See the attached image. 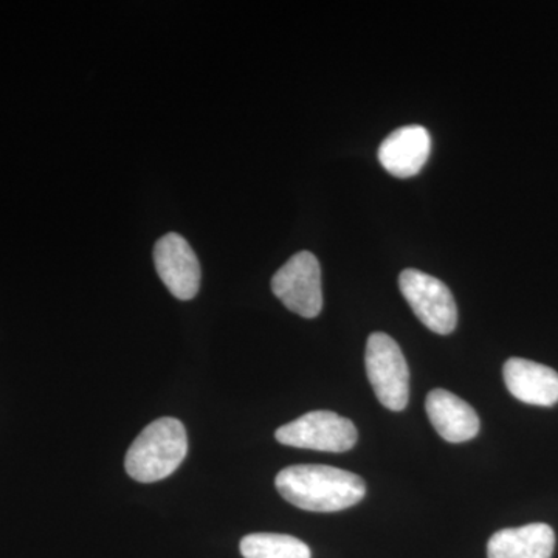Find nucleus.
I'll use <instances>...</instances> for the list:
<instances>
[{
  "instance_id": "obj_1",
  "label": "nucleus",
  "mask_w": 558,
  "mask_h": 558,
  "mask_svg": "<svg viewBox=\"0 0 558 558\" xmlns=\"http://www.w3.org/2000/svg\"><path fill=\"white\" fill-rule=\"evenodd\" d=\"M275 486L286 501L310 512H340L366 495L363 478L330 465H290L278 473Z\"/></svg>"
},
{
  "instance_id": "obj_2",
  "label": "nucleus",
  "mask_w": 558,
  "mask_h": 558,
  "mask_svg": "<svg viewBox=\"0 0 558 558\" xmlns=\"http://www.w3.org/2000/svg\"><path fill=\"white\" fill-rule=\"evenodd\" d=\"M189 453V436L182 422L160 417L135 438L124 459L128 475L138 483L168 478Z\"/></svg>"
},
{
  "instance_id": "obj_3",
  "label": "nucleus",
  "mask_w": 558,
  "mask_h": 558,
  "mask_svg": "<svg viewBox=\"0 0 558 558\" xmlns=\"http://www.w3.org/2000/svg\"><path fill=\"white\" fill-rule=\"evenodd\" d=\"M365 365L371 387L381 405L391 411L405 410L410 399L409 363L388 333H371Z\"/></svg>"
},
{
  "instance_id": "obj_4",
  "label": "nucleus",
  "mask_w": 558,
  "mask_h": 558,
  "mask_svg": "<svg viewBox=\"0 0 558 558\" xmlns=\"http://www.w3.org/2000/svg\"><path fill=\"white\" fill-rule=\"evenodd\" d=\"M275 438L282 446L296 449L344 453L354 449L359 433L348 417L332 411H311L279 427Z\"/></svg>"
},
{
  "instance_id": "obj_5",
  "label": "nucleus",
  "mask_w": 558,
  "mask_h": 558,
  "mask_svg": "<svg viewBox=\"0 0 558 558\" xmlns=\"http://www.w3.org/2000/svg\"><path fill=\"white\" fill-rule=\"evenodd\" d=\"M399 288L416 317L433 332L449 336L457 328V301L440 279L416 269L400 274Z\"/></svg>"
},
{
  "instance_id": "obj_6",
  "label": "nucleus",
  "mask_w": 558,
  "mask_h": 558,
  "mask_svg": "<svg viewBox=\"0 0 558 558\" xmlns=\"http://www.w3.org/2000/svg\"><path fill=\"white\" fill-rule=\"evenodd\" d=\"M271 290L293 314L318 317L323 310L322 267L314 253L293 255L271 278Z\"/></svg>"
},
{
  "instance_id": "obj_7",
  "label": "nucleus",
  "mask_w": 558,
  "mask_h": 558,
  "mask_svg": "<svg viewBox=\"0 0 558 558\" xmlns=\"http://www.w3.org/2000/svg\"><path fill=\"white\" fill-rule=\"evenodd\" d=\"M157 275L178 300L189 301L201 289V264L189 241L179 233H168L154 247Z\"/></svg>"
},
{
  "instance_id": "obj_8",
  "label": "nucleus",
  "mask_w": 558,
  "mask_h": 558,
  "mask_svg": "<svg viewBox=\"0 0 558 558\" xmlns=\"http://www.w3.org/2000/svg\"><path fill=\"white\" fill-rule=\"evenodd\" d=\"M432 137L422 126L399 128L384 140L379 148L381 167L399 179L418 174L427 163Z\"/></svg>"
},
{
  "instance_id": "obj_9",
  "label": "nucleus",
  "mask_w": 558,
  "mask_h": 558,
  "mask_svg": "<svg viewBox=\"0 0 558 558\" xmlns=\"http://www.w3.org/2000/svg\"><path fill=\"white\" fill-rule=\"evenodd\" d=\"M429 422L447 442L459 444L476 438L480 417L465 400L447 389H433L425 400Z\"/></svg>"
},
{
  "instance_id": "obj_10",
  "label": "nucleus",
  "mask_w": 558,
  "mask_h": 558,
  "mask_svg": "<svg viewBox=\"0 0 558 558\" xmlns=\"http://www.w3.org/2000/svg\"><path fill=\"white\" fill-rule=\"evenodd\" d=\"M506 387L527 405L553 407L558 402V373L542 363L513 357L502 368Z\"/></svg>"
},
{
  "instance_id": "obj_11",
  "label": "nucleus",
  "mask_w": 558,
  "mask_h": 558,
  "mask_svg": "<svg viewBox=\"0 0 558 558\" xmlns=\"http://www.w3.org/2000/svg\"><path fill=\"white\" fill-rule=\"evenodd\" d=\"M556 548V534L545 523L502 529L492 535L488 558H550Z\"/></svg>"
},
{
  "instance_id": "obj_12",
  "label": "nucleus",
  "mask_w": 558,
  "mask_h": 558,
  "mask_svg": "<svg viewBox=\"0 0 558 558\" xmlns=\"http://www.w3.org/2000/svg\"><path fill=\"white\" fill-rule=\"evenodd\" d=\"M240 548L244 558H312L306 543L286 534H250Z\"/></svg>"
}]
</instances>
